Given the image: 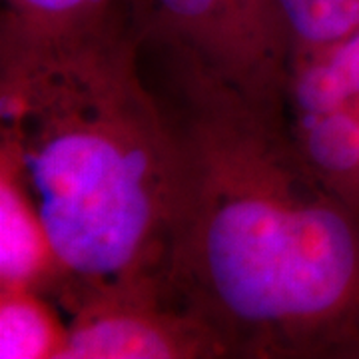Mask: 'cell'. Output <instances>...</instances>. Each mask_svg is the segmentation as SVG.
Masks as SVG:
<instances>
[{"label": "cell", "instance_id": "obj_1", "mask_svg": "<svg viewBox=\"0 0 359 359\" xmlns=\"http://www.w3.org/2000/svg\"><path fill=\"white\" fill-rule=\"evenodd\" d=\"M172 72L168 294L228 358L359 359V210L309 170L285 108Z\"/></svg>", "mask_w": 359, "mask_h": 359}, {"label": "cell", "instance_id": "obj_2", "mask_svg": "<svg viewBox=\"0 0 359 359\" xmlns=\"http://www.w3.org/2000/svg\"><path fill=\"white\" fill-rule=\"evenodd\" d=\"M130 22L66 40L0 39V148L88 292L164 283L178 144Z\"/></svg>", "mask_w": 359, "mask_h": 359}, {"label": "cell", "instance_id": "obj_3", "mask_svg": "<svg viewBox=\"0 0 359 359\" xmlns=\"http://www.w3.org/2000/svg\"><path fill=\"white\" fill-rule=\"evenodd\" d=\"M128 20L140 44L160 46L172 68L285 108L294 42L276 0H128Z\"/></svg>", "mask_w": 359, "mask_h": 359}, {"label": "cell", "instance_id": "obj_4", "mask_svg": "<svg viewBox=\"0 0 359 359\" xmlns=\"http://www.w3.org/2000/svg\"><path fill=\"white\" fill-rule=\"evenodd\" d=\"M68 311L62 359H219L226 349L164 283L88 292Z\"/></svg>", "mask_w": 359, "mask_h": 359}, {"label": "cell", "instance_id": "obj_5", "mask_svg": "<svg viewBox=\"0 0 359 359\" xmlns=\"http://www.w3.org/2000/svg\"><path fill=\"white\" fill-rule=\"evenodd\" d=\"M0 290H32L65 308L72 280L22 172L0 148Z\"/></svg>", "mask_w": 359, "mask_h": 359}, {"label": "cell", "instance_id": "obj_6", "mask_svg": "<svg viewBox=\"0 0 359 359\" xmlns=\"http://www.w3.org/2000/svg\"><path fill=\"white\" fill-rule=\"evenodd\" d=\"M295 146L320 182L359 210V98L313 110L285 112Z\"/></svg>", "mask_w": 359, "mask_h": 359}, {"label": "cell", "instance_id": "obj_7", "mask_svg": "<svg viewBox=\"0 0 359 359\" xmlns=\"http://www.w3.org/2000/svg\"><path fill=\"white\" fill-rule=\"evenodd\" d=\"M122 22L128 0H2L0 39H78Z\"/></svg>", "mask_w": 359, "mask_h": 359}, {"label": "cell", "instance_id": "obj_8", "mask_svg": "<svg viewBox=\"0 0 359 359\" xmlns=\"http://www.w3.org/2000/svg\"><path fill=\"white\" fill-rule=\"evenodd\" d=\"M32 290H0V359H62L68 321Z\"/></svg>", "mask_w": 359, "mask_h": 359}, {"label": "cell", "instance_id": "obj_9", "mask_svg": "<svg viewBox=\"0 0 359 359\" xmlns=\"http://www.w3.org/2000/svg\"><path fill=\"white\" fill-rule=\"evenodd\" d=\"M295 52L320 50L359 30V0H276Z\"/></svg>", "mask_w": 359, "mask_h": 359}]
</instances>
